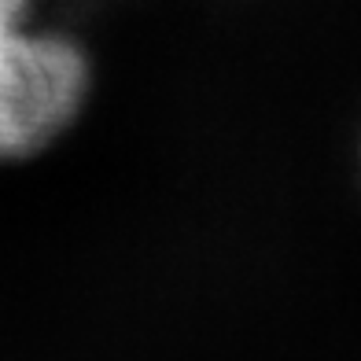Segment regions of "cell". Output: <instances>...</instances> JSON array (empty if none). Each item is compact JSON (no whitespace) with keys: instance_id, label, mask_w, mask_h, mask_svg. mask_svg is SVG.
<instances>
[{"instance_id":"1","label":"cell","mask_w":361,"mask_h":361,"mask_svg":"<svg viewBox=\"0 0 361 361\" xmlns=\"http://www.w3.org/2000/svg\"><path fill=\"white\" fill-rule=\"evenodd\" d=\"M30 0H0V159L30 155L71 126L89 89L85 56L19 26Z\"/></svg>"}]
</instances>
